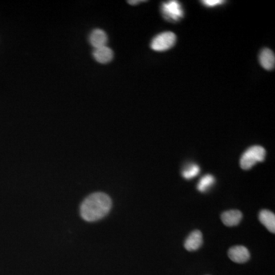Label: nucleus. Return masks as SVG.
Segmentation results:
<instances>
[{
    "label": "nucleus",
    "instance_id": "1",
    "mask_svg": "<svg viewBox=\"0 0 275 275\" xmlns=\"http://www.w3.org/2000/svg\"><path fill=\"white\" fill-rule=\"evenodd\" d=\"M111 208V198L108 195L103 193H94L81 204V215L86 221H97L105 217Z\"/></svg>",
    "mask_w": 275,
    "mask_h": 275
},
{
    "label": "nucleus",
    "instance_id": "2",
    "mask_svg": "<svg viewBox=\"0 0 275 275\" xmlns=\"http://www.w3.org/2000/svg\"><path fill=\"white\" fill-rule=\"evenodd\" d=\"M266 151L260 146H254L243 153L240 159V166L243 170H249L259 162H264Z\"/></svg>",
    "mask_w": 275,
    "mask_h": 275
},
{
    "label": "nucleus",
    "instance_id": "3",
    "mask_svg": "<svg viewBox=\"0 0 275 275\" xmlns=\"http://www.w3.org/2000/svg\"><path fill=\"white\" fill-rule=\"evenodd\" d=\"M176 40L175 33L171 32L161 33L153 38L151 42V49L155 51H165L175 46Z\"/></svg>",
    "mask_w": 275,
    "mask_h": 275
},
{
    "label": "nucleus",
    "instance_id": "4",
    "mask_svg": "<svg viewBox=\"0 0 275 275\" xmlns=\"http://www.w3.org/2000/svg\"><path fill=\"white\" fill-rule=\"evenodd\" d=\"M162 13L166 20L171 22H178L184 16L181 4L175 0L162 4Z\"/></svg>",
    "mask_w": 275,
    "mask_h": 275
},
{
    "label": "nucleus",
    "instance_id": "5",
    "mask_svg": "<svg viewBox=\"0 0 275 275\" xmlns=\"http://www.w3.org/2000/svg\"><path fill=\"white\" fill-rule=\"evenodd\" d=\"M228 256L232 261L239 264L247 262L250 259V253L248 248L242 245L232 247L228 250Z\"/></svg>",
    "mask_w": 275,
    "mask_h": 275
},
{
    "label": "nucleus",
    "instance_id": "6",
    "mask_svg": "<svg viewBox=\"0 0 275 275\" xmlns=\"http://www.w3.org/2000/svg\"><path fill=\"white\" fill-rule=\"evenodd\" d=\"M203 234L200 231L195 230L190 234L189 236L186 239L184 247L189 252L197 250L203 244Z\"/></svg>",
    "mask_w": 275,
    "mask_h": 275
},
{
    "label": "nucleus",
    "instance_id": "7",
    "mask_svg": "<svg viewBox=\"0 0 275 275\" xmlns=\"http://www.w3.org/2000/svg\"><path fill=\"white\" fill-rule=\"evenodd\" d=\"M89 41H90V45L94 48V49H98V48L106 46V44L108 42V36L104 31L102 29H94L90 33Z\"/></svg>",
    "mask_w": 275,
    "mask_h": 275
},
{
    "label": "nucleus",
    "instance_id": "8",
    "mask_svg": "<svg viewBox=\"0 0 275 275\" xmlns=\"http://www.w3.org/2000/svg\"><path fill=\"white\" fill-rule=\"evenodd\" d=\"M93 55H94V59L97 61L98 63L106 65L113 61L114 54L110 48L103 46V47L94 49Z\"/></svg>",
    "mask_w": 275,
    "mask_h": 275
},
{
    "label": "nucleus",
    "instance_id": "9",
    "mask_svg": "<svg viewBox=\"0 0 275 275\" xmlns=\"http://www.w3.org/2000/svg\"><path fill=\"white\" fill-rule=\"evenodd\" d=\"M259 62L261 64V67L265 70H274L275 67V53L270 49H263L259 55Z\"/></svg>",
    "mask_w": 275,
    "mask_h": 275
},
{
    "label": "nucleus",
    "instance_id": "10",
    "mask_svg": "<svg viewBox=\"0 0 275 275\" xmlns=\"http://www.w3.org/2000/svg\"><path fill=\"white\" fill-rule=\"evenodd\" d=\"M243 219V214L239 210H228L223 212L221 220L226 226H235L239 224Z\"/></svg>",
    "mask_w": 275,
    "mask_h": 275
},
{
    "label": "nucleus",
    "instance_id": "11",
    "mask_svg": "<svg viewBox=\"0 0 275 275\" xmlns=\"http://www.w3.org/2000/svg\"><path fill=\"white\" fill-rule=\"evenodd\" d=\"M259 220L272 233L275 232V215L272 211L264 210L259 213Z\"/></svg>",
    "mask_w": 275,
    "mask_h": 275
},
{
    "label": "nucleus",
    "instance_id": "12",
    "mask_svg": "<svg viewBox=\"0 0 275 275\" xmlns=\"http://www.w3.org/2000/svg\"><path fill=\"white\" fill-rule=\"evenodd\" d=\"M215 178L212 175H204L197 184V190L201 193H206L210 189L215 183Z\"/></svg>",
    "mask_w": 275,
    "mask_h": 275
},
{
    "label": "nucleus",
    "instance_id": "13",
    "mask_svg": "<svg viewBox=\"0 0 275 275\" xmlns=\"http://www.w3.org/2000/svg\"><path fill=\"white\" fill-rule=\"evenodd\" d=\"M200 172V168L197 164H191L182 171V176L187 180H191L195 177L197 176Z\"/></svg>",
    "mask_w": 275,
    "mask_h": 275
},
{
    "label": "nucleus",
    "instance_id": "14",
    "mask_svg": "<svg viewBox=\"0 0 275 275\" xmlns=\"http://www.w3.org/2000/svg\"><path fill=\"white\" fill-rule=\"evenodd\" d=\"M202 2L204 6L211 8L220 6V5L224 3L225 1H223V0H204V1H202Z\"/></svg>",
    "mask_w": 275,
    "mask_h": 275
},
{
    "label": "nucleus",
    "instance_id": "15",
    "mask_svg": "<svg viewBox=\"0 0 275 275\" xmlns=\"http://www.w3.org/2000/svg\"><path fill=\"white\" fill-rule=\"evenodd\" d=\"M144 2V1H133V0H132V1H128L130 5H137V4H139V2Z\"/></svg>",
    "mask_w": 275,
    "mask_h": 275
}]
</instances>
